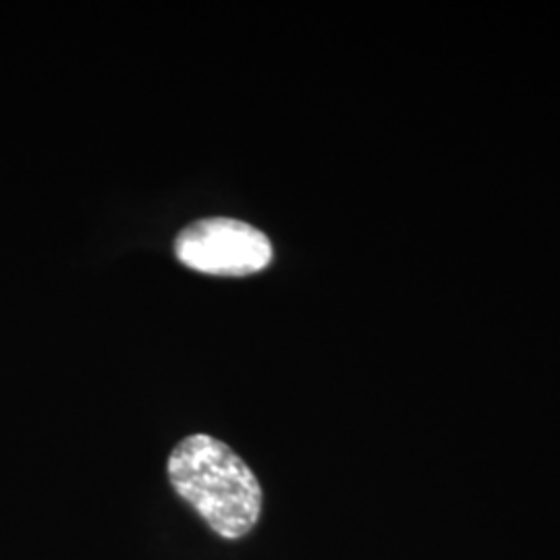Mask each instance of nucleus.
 Here are the masks:
<instances>
[{"instance_id":"obj_1","label":"nucleus","mask_w":560,"mask_h":560,"mask_svg":"<svg viewBox=\"0 0 560 560\" xmlns=\"http://www.w3.org/2000/svg\"><path fill=\"white\" fill-rule=\"evenodd\" d=\"M166 474L180 501L222 540H241L258 525L260 481L229 444L208 434L187 436L173 448Z\"/></svg>"},{"instance_id":"obj_2","label":"nucleus","mask_w":560,"mask_h":560,"mask_svg":"<svg viewBox=\"0 0 560 560\" xmlns=\"http://www.w3.org/2000/svg\"><path fill=\"white\" fill-rule=\"evenodd\" d=\"M180 264L212 277H249L272 261V243L260 229L235 219H201L175 240Z\"/></svg>"}]
</instances>
